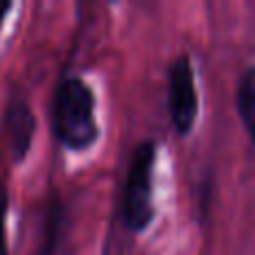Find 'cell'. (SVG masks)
<instances>
[{"instance_id":"obj_1","label":"cell","mask_w":255,"mask_h":255,"mask_svg":"<svg viewBox=\"0 0 255 255\" xmlns=\"http://www.w3.org/2000/svg\"><path fill=\"white\" fill-rule=\"evenodd\" d=\"M52 130L58 143L72 152H83L97 143V101L92 88L81 76H67L56 85Z\"/></svg>"},{"instance_id":"obj_2","label":"cell","mask_w":255,"mask_h":255,"mask_svg":"<svg viewBox=\"0 0 255 255\" xmlns=\"http://www.w3.org/2000/svg\"><path fill=\"white\" fill-rule=\"evenodd\" d=\"M154 141H141L132 154L124 188V222L132 233L145 231L154 220Z\"/></svg>"},{"instance_id":"obj_3","label":"cell","mask_w":255,"mask_h":255,"mask_svg":"<svg viewBox=\"0 0 255 255\" xmlns=\"http://www.w3.org/2000/svg\"><path fill=\"white\" fill-rule=\"evenodd\" d=\"M197 85H195V70L188 54H179L168 65V112L177 134L186 136L197 121Z\"/></svg>"},{"instance_id":"obj_4","label":"cell","mask_w":255,"mask_h":255,"mask_svg":"<svg viewBox=\"0 0 255 255\" xmlns=\"http://www.w3.org/2000/svg\"><path fill=\"white\" fill-rule=\"evenodd\" d=\"M2 132L7 141V150L16 163H22L31 148L36 132V119L25 99H13L2 115Z\"/></svg>"},{"instance_id":"obj_5","label":"cell","mask_w":255,"mask_h":255,"mask_svg":"<svg viewBox=\"0 0 255 255\" xmlns=\"http://www.w3.org/2000/svg\"><path fill=\"white\" fill-rule=\"evenodd\" d=\"M235 108L249 139L255 143V65L247 67L244 74L240 76L238 90H235Z\"/></svg>"},{"instance_id":"obj_6","label":"cell","mask_w":255,"mask_h":255,"mask_svg":"<svg viewBox=\"0 0 255 255\" xmlns=\"http://www.w3.org/2000/svg\"><path fill=\"white\" fill-rule=\"evenodd\" d=\"M7 213H9V186H7V181H0V255H9Z\"/></svg>"},{"instance_id":"obj_7","label":"cell","mask_w":255,"mask_h":255,"mask_svg":"<svg viewBox=\"0 0 255 255\" xmlns=\"http://www.w3.org/2000/svg\"><path fill=\"white\" fill-rule=\"evenodd\" d=\"M11 7H13L11 2H2V0H0V27H2V22H4V18H7V13L11 11Z\"/></svg>"}]
</instances>
